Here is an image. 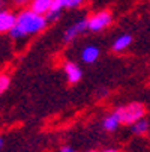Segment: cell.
Listing matches in <instances>:
<instances>
[{"instance_id": "6da1fadb", "label": "cell", "mask_w": 150, "mask_h": 152, "mask_svg": "<svg viewBox=\"0 0 150 152\" xmlns=\"http://www.w3.org/2000/svg\"><path fill=\"white\" fill-rule=\"evenodd\" d=\"M48 26V21L44 15H38L32 9H23L17 14L15 27L9 32V36L14 41H24L33 35L41 33Z\"/></svg>"}, {"instance_id": "7a4b0ae2", "label": "cell", "mask_w": 150, "mask_h": 152, "mask_svg": "<svg viewBox=\"0 0 150 152\" xmlns=\"http://www.w3.org/2000/svg\"><path fill=\"white\" fill-rule=\"evenodd\" d=\"M120 116V121L122 124H126V125H134L135 122L141 121L146 115V107L141 104V102H131L128 105H123V107H119L116 110Z\"/></svg>"}, {"instance_id": "3957f363", "label": "cell", "mask_w": 150, "mask_h": 152, "mask_svg": "<svg viewBox=\"0 0 150 152\" xmlns=\"http://www.w3.org/2000/svg\"><path fill=\"white\" fill-rule=\"evenodd\" d=\"M87 23H89V30L93 32V33H98V32L107 29L113 23V14L110 11L95 12L92 17L87 18Z\"/></svg>"}, {"instance_id": "277c9868", "label": "cell", "mask_w": 150, "mask_h": 152, "mask_svg": "<svg viewBox=\"0 0 150 152\" xmlns=\"http://www.w3.org/2000/svg\"><path fill=\"white\" fill-rule=\"evenodd\" d=\"M86 30H89V23H87V18H83L78 20L77 23H74L71 27H68L63 33V41L65 42H71L74 41L77 36H80L81 33H84Z\"/></svg>"}, {"instance_id": "5b68a950", "label": "cell", "mask_w": 150, "mask_h": 152, "mask_svg": "<svg viewBox=\"0 0 150 152\" xmlns=\"http://www.w3.org/2000/svg\"><path fill=\"white\" fill-rule=\"evenodd\" d=\"M17 23V14L12 11L0 9V33H9Z\"/></svg>"}, {"instance_id": "8992f818", "label": "cell", "mask_w": 150, "mask_h": 152, "mask_svg": "<svg viewBox=\"0 0 150 152\" xmlns=\"http://www.w3.org/2000/svg\"><path fill=\"white\" fill-rule=\"evenodd\" d=\"M63 69H65V74H66V78L71 84H75L81 80L83 77V71L81 68L78 66L77 63L74 62H65V66H63Z\"/></svg>"}, {"instance_id": "52a82bcc", "label": "cell", "mask_w": 150, "mask_h": 152, "mask_svg": "<svg viewBox=\"0 0 150 152\" xmlns=\"http://www.w3.org/2000/svg\"><path fill=\"white\" fill-rule=\"evenodd\" d=\"M53 2H54V0H32L29 9H32V11L36 12L38 15H44V17H45V15L48 14V11H50Z\"/></svg>"}, {"instance_id": "ba28073f", "label": "cell", "mask_w": 150, "mask_h": 152, "mask_svg": "<svg viewBox=\"0 0 150 152\" xmlns=\"http://www.w3.org/2000/svg\"><path fill=\"white\" fill-rule=\"evenodd\" d=\"M120 124H122V121H120V116H119V113L114 110L113 113H110L108 116H107V118L104 119V122H102V126H104V129H105V131L113 133V131H116V129L120 126Z\"/></svg>"}, {"instance_id": "9c48e42d", "label": "cell", "mask_w": 150, "mask_h": 152, "mask_svg": "<svg viewBox=\"0 0 150 152\" xmlns=\"http://www.w3.org/2000/svg\"><path fill=\"white\" fill-rule=\"evenodd\" d=\"M99 54H101V50L96 45H87L81 51V60L84 63H93V62L98 60Z\"/></svg>"}, {"instance_id": "30bf717a", "label": "cell", "mask_w": 150, "mask_h": 152, "mask_svg": "<svg viewBox=\"0 0 150 152\" xmlns=\"http://www.w3.org/2000/svg\"><path fill=\"white\" fill-rule=\"evenodd\" d=\"M131 42H132V36L131 35H120L113 42V50L116 53H122V51H125L128 47L131 45Z\"/></svg>"}, {"instance_id": "8fae6325", "label": "cell", "mask_w": 150, "mask_h": 152, "mask_svg": "<svg viewBox=\"0 0 150 152\" xmlns=\"http://www.w3.org/2000/svg\"><path fill=\"white\" fill-rule=\"evenodd\" d=\"M65 9L62 6V3L59 2V0H54L53 2V5H51V8H50V11H48V14L45 15V18H47V21L48 23H53V21H56L60 15H62V11Z\"/></svg>"}, {"instance_id": "7c38bea8", "label": "cell", "mask_w": 150, "mask_h": 152, "mask_svg": "<svg viewBox=\"0 0 150 152\" xmlns=\"http://www.w3.org/2000/svg\"><path fill=\"white\" fill-rule=\"evenodd\" d=\"M147 129H149V122L146 119H141V121H138V122H135L132 125V133L134 134H138V136L146 134Z\"/></svg>"}, {"instance_id": "4fadbf2b", "label": "cell", "mask_w": 150, "mask_h": 152, "mask_svg": "<svg viewBox=\"0 0 150 152\" xmlns=\"http://www.w3.org/2000/svg\"><path fill=\"white\" fill-rule=\"evenodd\" d=\"M9 84H11V77H9V74L2 72V74H0V95L5 94V92L8 91Z\"/></svg>"}, {"instance_id": "5bb4252c", "label": "cell", "mask_w": 150, "mask_h": 152, "mask_svg": "<svg viewBox=\"0 0 150 152\" xmlns=\"http://www.w3.org/2000/svg\"><path fill=\"white\" fill-rule=\"evenodd\" d=\"M59 2L62 3L63 8H66V9H74V8H78L80 5H83L84 0H59Z\"/></svg>"}, {"instance_id": "9a60e30c", "label": "cell", "mask_w": 150, "mask_h": 152, "mask_svg": "<svg viewBox=\"0 0 150 152\" xmlns=\"http://www.w3.org/2000/svg\"><path fill=\"white\" fill-rule=\"evenodd\" d=\"M59 152H77V151H74L71 146H62Z\"/></svg>"}, {"instance_id": "2e32d148", "label": "cell", "mask_w": 150, "mask_h": 152, "mask_svg": "<svg viewBox=\"0 0 150 152\" xmlns=\"http://www.w3.org/2000/svg\"><path fill=\"white\" fill-rule=\"evenodd\" d=\"M15 5H26V3H30L32 0H12Z\"/></svg>"}, {"instance_id": "e0dca14e", "label": "cell", "mask_w": 150, "mask_h": 152, "mask_svg": "<svg viewBox=\"0 0 150 152\" xmlns=\"http://www.w3.org/2000/svg\"><path fill=\"white\" fill-rule=\"evenodd\" d=\"M102 152H119V151L114 149V148H110V149H105V151H102Z\"/></svg>"}, {"instance_id": "ac0fdd59", "label": "cell", "mask_w": 150, "mask_h": 152, "mask_svg": "<svg viewBox=\"0 0 150 152\" xmlns=\"http://www.w3.org/2000/svg\"><path fill=\"white\" fill-rule=\"evenodd\" d=\"M2 145H3V139L0 137V148H2Z\"/></svg>"}, {"instance_id": "d6986e66", "label": "cell", "mask_w": 150, "mask_h": 152, "mask_svg": "<svg viewBox=\"0 0 150 152\" xmlns=\"http://www.w3.org/2000/svg\"><path fill=\"white\" fill-rule=\"evenodd\" d=\"M2 6H3V0H0V9H2Z\"/></svg>"}, {"instance_id": "ffe728a7", "label": "cell", "mask_w": 150, "mask_h": 152, "mask_svg": "<svg viewBox=\"0 0 150 152\" xmlns=\"http://www.w3.org/2000/svg\"><path fill=\"white\" fill-rule=\"evenodd\" d=\"M89 152H96V151H89Z\"/></svg>"}]
</instances>
